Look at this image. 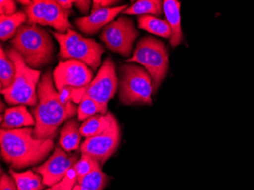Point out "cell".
Returning <instances> with one entry per match:
<instances>
[{"instance_id": "1", "label": "cell", "mask_w": 254, "mask_h": 190, "mask_svg": "<svg viewBox=\"0 0 254 190\" xmlns=\"http://www.w3.org/2000/svg\"><path fill=\"white\" fill-rule=\"evenodd\" d=\"M38 105L32 109L35 120L33 135L38 139H54L60 126L78 114V108L73 102L61 104L50 72H46L38 83Z\"/></svg>"}, {"instance_id": "2", "label": "cell", "mask_w": 254, "mask_h": 190, "mask_svg": "<svg viewBox=\"0 0 254 190\" xmlns=\"http://www.w3.org/2000/svg\"><path fill=\"white\" fill-rule=\"evenodd\" d=\"M31 128L1 129L0 145L4 161L14 169L35 165L54 149L53 139L34 138Z\"/></svg>"}, {"instance_id": "3", "label": "cell", "mask_w": 254, "mask_h": 190, "mask_svg": "<svg viewBox=\"0 0 254 190\" xmlns=\"http://www.w3.org/2000/svg\"><path fill=\"white\" fill-rule=\"evenodd\" d=\"M11 44L30 68H41L54 61V41L48 31L37 25H21Z\"/></svg>"}, {"instance_id": "4", "label": "cell", "mask_w": 254, "mask_h": 190, "mask_svg": "<svg viewBox=\"0 0 254 190\" xmlns=\"http://www.w3.org/2000/svg\"><path fill=\"white\" fill-rule=\"evenodd\" d=\"M6 54L15 64V78L9 88L1 90L5 101L9 105H38V85L41 72L30 68L13 47L8 48Z\"/></svg>"}, {"instance_id": "5", "label": "cell", "mask_w": 254, "mask_h": 190, "mask_svg": "<svg viewBox=\"0 0 254 190\" xmlns=\"http://www.w3.org/2000/svg\"><path fill=\"white\" fill-rule=\"evenodd\" d=\"M126 62L143 65L152 77L153 94H157L169 66L168 51L165 43L153 37L142 38L137 43L132 57L127 59Z\"/></svg>"}, {"instance_id": "6", "label": "cell", "mask_w": 254, "mask_h": 190, "mask_svg": "<svg viewBox=\"0 0 254 190\" xmlns=\"http://www.w3.org/2000/svg\"><path fill=\"white\" fill-rule=\"evenodd\" d=\"M119 99L125 105H152V79L144 67L134 63L119 68Z\"/></svg>"}, {"instance_id": "7", "label": "cell", "mask_w": 254, "mask_h": 190, "mask_svg": "<svg viewBox=\"0 0 254 190\" xmlns=\"http://www.w3.org/2000/svg\"><path fill=\"white\" fill-rule=\"evenodd\" d=\"M51 33L59 43L58 57L61 60L82 61L94 71L101 66V56L105 53V48L95 40L84 38L72 29L65 34Z\"/></svg>"}, {"instance_id": "8", "label": "cell", "mask_w": 254, "mask_h": 190, "mask_svg": "<svg viewBox=\"0 0 254 190\" xmlns=\"http://www.w3.org/2000/svg\"><path fill=\"white\" fill-rule=\"evenodd\" d=\"M138 34L133 20L121 16L103 28L100 38L110 51L130 58Z\"/></svg>"}, {"instance_id": "9", "label": "cell", "mask_w": 254, "mask_h": 190, "mask_svg": "<svg viewBox=\"0 0 254 190\" xmlns=\"http://www.w3.org/2000/svg\"><path fill=\"white\" fill-rule=\"evenodd\" d=\"M118 88L115 65L111 57L105 59L95 79L85 87V96L93 100L102 115L108 114V104L114 98Z\"/></svg>"}, {"instance_id": "10", "label": "cell", "mask_w": 254, "mask_h": 190, "mask_svg": "<svg viewBox=\"0 0 254 190\" xmlns=\"http://www.w3.org/2000/svg\"><path fill=\"white\" fill-rule=\"evenodd\" d=\"M121 141V128L115 117H113L109 127L101 133L87 138L81 145V152L92 157L104 165L107 160L118 149Z\"/></svg>"}, {"instance_id": "11", "label": "cell", "mask_w": 254, "mask_h": 190, "mask_svg": "<svg viewBox=\"0 0 254 190\" xmlns=\"http://www.w3.org/2000/svg\"><path fill=\"white\" fill-rule=\"evenodd\" d=\"M57 91L64 87L85 88L93 79V72L86 64L77 60L60 61L53 72Z\"/></svg>"}, {"instance_id": "12", "label": "cell", "mask_w": 254, "mask_h": 190, "mask_svg": "<svg viewBox=\"0 0 254 190\" xmlns=\"http://www.w3.org/2000/svg\"><path fill=\"white\" fill-rule=\"evenodd\" d=\"M78 161V152L68 154L61 147H57L52 156L34 171L42 177L44 185L52 187L62 181Z\"/></svg>"}, {"instance_id": "13", "label": "cell", "mask_w": 254, "mask_h": 190, "mask_svg": "<svg viewBox=\"0 0 254 190\" xmlns=\"http://www.w3.org/2000/svg\"><path fill=\"white\" fill-rule=\"evenodd\" d=\"M128 8L127 5L119 7L102 8L92 12L88 16L77 18L75 21V25L80 31L87 35H94L99 32L100 30L112 22L114 18L119 13Z\"/></svg>"}, {"instance_id": "14", "label": "cell", "mask_w": 254, "mask_h": 190, "mask_svg": "<svg viewBox=\"0 0 254 190\" xmlns=\"http://www.w3.org/2000/svg\"><path fill=\"white\" fill-rule=\"evenodd\" d=\"M72 11H67L60 6L57 1L48 0L44 21L41 26H50L58 33L65 34L68 30H73V26L68 21V15Z\"/></svg>"}, {"instance_id": "15", "label": "cell", "mask_w": 254, "mask_h": 190, "mask_svg": "<svg viewBox=\"0 0 254 190\" xmlns=\"http://www.w3.org/2000/svg\"><path fill=\"white\" fill-rule=\"evenodd\" d=\"M180 8H181V2L177 0L164 1L163 10L166 17V21L171 27V36L170 44L173 48L178 47L183 40Z\"/></svg>"}, {"instance_id": "16", "label": "cell", "mask_w": 254, "mask_h": 190, "mask_svg": "<svg viewBox=\"0 0 254 190\" xmlns=\"http://www.w3.org/2000/svg\"><path fill=\"white\" fill-rule=\"evenodd\" d=\"M33 125H35L34 117L25 106L21 105L5 110L1 128L4 130H12Z\"/></svg>"}, {"instance_id": "17", "label": "cell", "mask_w": 254, "mask_h": 190, "mask_svg": "<svg viewBox=\"0 0 254 190\" xmlns=\"http://www.w3.org/2000/svg\"><path fill=\"white\" fill-rule=\"evenodd\" d=\"M81 136L78 121L75 119H71L65 123L61 130L60 145L66 152L76 151L79 148Z\"/></svg>"}, {"instance_id": "18", "label": "cell", "mask_w": 254, "mask_h": 190, "mask_svg": "<svg viewBox=\"0 0 254 190\" xmlns=\"http://www.w3.org/2000/svg\"><path fill=\"white\" fill-rule=\"evenodd\" d=\"M28 21L26 13L22 11H17L16 13L10 16H0V38L2 41L14 38L18 28Z\"/></svg>"}, {"instance_id": "19", "label": "cell", "mask_w": 254, "mask_h": 190, "mask_svg": "<svg viewBox=\"0 0 254 190\" xmlns=\"http://www.w3.org/2000/svg\"><path fill=\"white\" fill-rule=\"evenodd\" d=\"M138 28L148 32L171 39V29L166 20L159 19L152 15H141L138 17Z\"/></svg>"}, {"instance_id": "20", "label": "cell", "mask_w": 254, "mask_h": 190, "mask_svg": "<svg viewBox=\"0 0 254 190\" xmlns=\"http://www.w3.org/2000/svg\"><path fill=\"white\" fill-rule=\"evenodd\" d=\"M164 2L160 0H139L126 8L124 15H154L159 18L163 13Z\"/></svg>"}, {"instance_id": "21", "label": "cell", "mask_w": 254, "mask_h": 190, "mask_svg": "<svg viewBox=\"0 0 254 190\" xmlns=\"http://www.w3.org/2000/svg\"><path fill=\"white\" fill-rule=\"evenodd\" d=\"M112 114L108 113L106 115L96 114L93 117L84 121L82 125L80 127V132L82 136L90 138L101 133L105 131L111 124L112 120Z\"/></svg>"}, {"instance_id": "22", "label": "cell", "mask_w": 254, "mask_h": 190, "mask_svg": "<svg viewBox=\"0 0 254 190\" xmlns=\"http://www.w3.org/2000/svg\"><path fill=\"white\" fill-rule=\"evenodd\" d=\"M108 181V175L98 168L77 181L72 190H103Z\"/></svg>"}, {"instance_id": "23", "label": "cell", "mask_w": 254, "mask_h": 190, "mask_svg": "<svg viewBox=\"0 0 254 190\" xmlns=\"http://www.w3.org/2000/svg\"><path fill=\"white\" fill-rule=\"evenodd\" d=\"M9 173L15 180L18 190H41L44 188L43 180L36 173L31 171L17 173L13 170H10Z\"/></svg>"}, {"instance_id": "24", "label": "cell", "mask_w": 254, "mask_h": 190, "mask_svg": "<svg viewBox=\"0 0 254 190\" xmlns=\"http://www.w3.org/2000/svg\"><path fill=\"white\" fill-rule=\"evenodd\" d=\"M15 78V65L1 46L0 52V81L1 90L9 88Z\"/></svg>"}, {"instance_id": "25", "label": "cell", "mask_w": 254, "mask_h": 190, "mask_svg": "<svg viewBox=\"0 0 254 190\" xmlns=\"http://www.w3.org/2000/svg\"><path fill=\"white\" fill-rule=\"evenodd\" d=\"M48 0H36L32 3L25 7V12L28 16V25H42L48 7Z\"/></svg>"}, {"instance_id": "26", "label": "cell", "mask_w": 254, "mask_h": 190, "mask_svg": "<svg viewBox=\"0 0 254 190\" xmlns=\"http://www.w3.org/2000/svg\"><path fill=\"white\" fill-rule=\"evenodd\" d=\"M101 165L98 160L92 157L88 156L87 154H82V157L74 165L75 171L78 176V181L82 179V177L88 175L90 173L101 168Z\"/></svg>"}, {"instance_id": "27", "label": "cell", "mask_w": 254, "mask_h": 190, "mask_svg": "<svg viewBox=\"0 0 254 190\" xmlns=\"http://www.w3.org/2000/svg\"><path fill=\"white\" fill-rule=\"evenodd\" d=\"M98 113H99L98 104L89 97L84 95L78 108V121H86Z\"/></svg>"}, {"instance_id": "28", "label": "cell", "mask_w": 254, "mask_h": 190, "mask_svg": "<svg viewBox=\"0 0 254 190\" xmlns=\"http://www.w3.org/2000/svg\"><path fill=\"white\" fill-rule=\"evenodd\" d=\"M78 181V176L75 168H72L67 172L62 181L54 184L46 190H72Z\"/></svg>"}, {"instance_id": "29", "label": "cell", "mask_w": 254, "mask_h": 190, "mask_svg": "<svg viewBox=\"0 0 254 190\" xmlns=\"http://www.w3.org/2000/svg\"><path fill=\"white\" fill-rule=\"evenodd\" d=\"M16 4L14 1L10 0H2L0 1V14L1 15L10 16L17 12Z\"/></svg>"}, {"instance_id": "30", "label": "cell", "mask_w": 254, "mask_h": 190, "mask_svg": "<svg viewBox=\"0 0 254 190\" xmlns=\"http://www.w3.org/2000/svg\"><path fill=\"white\" fill-rule=\"evenodd\" d=\"M74 89L72 87H64L61 88L58 92V98L61 104L66 105L68 103L73 102L72 97H73Z\"/></svg>"}, {"instance_id": "31", "label": "cell", "mask_w": 254, "mask_h": 190, "mask_svg": "<svg viewBox=\"0 0 254 190\" xmlns=\"http://www.w3.org/2000/svg\"><path fill=\"white\" fill-rule=\"evenodd\" d=\"M0 190H18L13 177L8 174H2L0 180Z\"/></svg>"}, {"instance_id": "32", "label": "cell", "mask_w": 254, "mask_h": 190, "mask_svg": "<svg viewBox=\"0 0 254 190\" xmlns=\"http://www.w3.org/2000/svg\"><path fill=\"white\" fill-rule=\"evenodd\" d=\"M118 1L113 0H95L93 1V6L91 9V13L102 8H110L111 5L118 3Z\"/></svg>"}, {"instance_id": "33", "label": "cell", "mask_w": 254, "mask_h": 190, "mask_svg": "<svg viewBox=\"0 0 254 190\" xmlns=\"http://www.w3.org/2000/svg\"><path fill=\"white\" fill-rule=\"evenodd\" d=\"M91 1L88 0H78V1H74L75 7L79 10L82 14L88 13L90 5H91Z\"/></svg>"}, {"instance_id": "34", "label": "cell", "mask_w": 254, "mask_h": 190, "mask_svg": "<svg viewBox=\"0 0 254 190\" xmlns=\"http://www.w3.org/2000/svg\"><path fill=\"white\" fill-rule=\"evenodd\" d=\"M57 2L64 9L67 10V11H72L74 1H71V0H64H64H58V1H57Z\"/></svg>"}, {"instance_id": "35", "label": "cell", "mask_w": 254, "mask_h": 190, "mask_svg": "<svg viewBox=\"0 0 254 190\" xmlns=\"http://www.w3.org/2000/svg\"><path fill=\"white\" fill-rule=\"evenodd\" d=\"M17 2H19V3L22 4V5H25V7H26L31 5L32 3V1H29V0H20V1H18Z\"/></svg>"}, {"instance_id": "36", "label": "cell", "mask_w": 254, "mask_h": 190, "mask_svg": "<svg viewBox=\"0 0 254 190\" xmlns=\"http://www.w3.org/2000/svg\"><path fill=\"white\" fill-rule=\"evenodd\" d=\"M5 108V105H4L3 101H1V113L3 112V108Z\"/></svg>"}]
</instances>
